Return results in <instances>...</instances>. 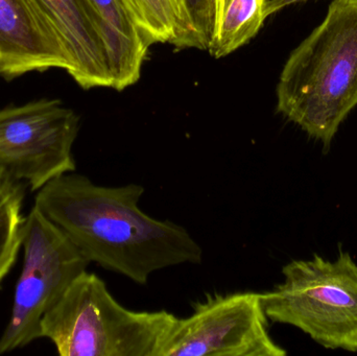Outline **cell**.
<instances>
[{
  "label": "cell",
  "mask_w": 357,
  "mask_h": 356,
  "mask_svg": "<svg viewBox=\"0 0 357 356\" xmlns=\"http://www.w3.org/2000/svg\"><path fill=\"white\" fill-rule=\"evenodd\" d=\"M149 45L169 43L195 48L190 23L182 0H123Z\"/></svg>",
  "instance_id": "obj_12"
},
{
  "label": "cell",
  "mask_w": 357,
  "mask_h": 356,
  "mask_svg": "<svg viewBox=\"0 0 357 356\" xmlns=\"http://www.w3.org/2000/svg\"><path fill=\"white\" fill-rule=\"evenodd\" d=\"M104 45L112 88L123 90L139 79L149 45L123 0H82Z\"/></svg>",
  "instance_id": "obj_10"
},
{
  "label": "cell",
  "mask_w": 357,
  "mask_h": 356,
  "mask_svg": "<svg viewBox=\"0 0 357 356\" xmlns=\"http://www.w3.org/2000/svg\"><path fill=\"white\" fill-rule=\"evenodd\" d=\"M271 0H214L213 33L208 52L220 59L249 43L264 26Z\"/></svg>",
  "instance_id": "obj_11"
},
{
  "label": "cell",
  "mask_w": 357,
  "mask_h": 356,
  "mask_svg": "<svg viewBox=\"0 0 357 356\" xmlns=\"http://www.w3.org/2000/svg\"><path fill=\"white\" fill-rule=\"evenodd\" d=\"M64 44L69 75L84 89L112 88L104 45L82 0H33Z\"/></svg>",
  "instance_id": "obj_9"
},
{
  "label": "cell",
  "mask_w": 357,
  "mask_h": 356,
  "mask_svg": "<svg viewBox=\"0 0 357 356\" xmlns=\"http://www.w3.org/2000/svg\"><path fill=\"white\" fill-rule=\"evenodd\" d=\"M144 194L139 184L100 186L73 171L38 190L33 205L90 263L146 286L160 270L199 265L203 250L182 226L144 212Z\"/></svg>",
  "instance_id": "obj_1"
},
{
  "label": "cell",
  "mask_w": 357,
  "mask_h": 356,
  "mask_svg": "<svg viewBox=\"0 0 357 356\" xmlns=\"http://www.w3.org/2000/svg\"><path fill=\"white\" fill-rule=\"evenodd\" d=\"M79 119L58 100L0 110V175L38 192L77 169L73 148Z\"/></svg>",
  "instance_id": "obj_6"
},
{
  "label": "cell",
  "mask_w": 357,
  "mask_h": 356,
  "mask_svg": "<svg viewBox=\"0 0 357 356\" xmlns=\"http://www.w3.org/2000/svg\"><path fill=\"white\" fill-rule=\"evenodd\" d=\"M284 281L261 293L268 320L299 328L326 349L357 353V265L349 253L319 255L282 269Z\"/></svg>",
  "instance_id": "obj_4"
},
{
  "label": "cell",
  "mask_w": 357,
  "mask_h": 356,
  "mask_svg": "<svg viewBox=\"0 0 357 356\" xmlns=\"http://www.w3.org/2000/svg\"><path fill=\"white\" fill-rule=\"evenodd\" d=\"M277 111L331 148L357 106V0H333L326 16L289 54Z\"/></svg>",
  "instance_id": "obj_2"
},
{
  "label": "cell",
  "mask_w": 357,
  "mask_h": 356,
  "mask_svg": "<svg viewBox=\"0 0 357 356\" xmlns=\"http://www.w3.org/2000/svg\"><path fill=\"white\" fill-rule=\"evenodd\" d=\"M261 293L208 295L178 318L158 356H285L268 332Z\"/></svg>",
  "instance_id": "obj_7"
},
{
  "label": "cell",
  "mask_w": 357,
  "mask_h": 356,
  "mask_svg": "<svg viewBox=\"0 0 357 356\" xmlns=\"http://www.w3.org/2000/svg\"><path fill=\"white\" fill-rule=\"evenodd\" d=\"M52 68L70 73L64 44L33 0H0V75L14 79Z\"/></svg>",
  "instance_id": "obj_8"
},
{
  "label": "cell",
  "mask_w": 357,
  "mask_h": 356,
  "mask_svg": "<svg viewBox=\"0 0 357 356\" xmlns=\"http://www.w3.org/2000/svg\"><path fill=\"white\" fill-rule=\"evenodd\" d=\"M26 186L0 175V282L10 273L21 248Z\"/></svg>",
  "instance_id": "obj_13"
},
{
  "label": "cell",
  "mask_w": 357,
  "mask_h": 356,
  "mask_svg": "<svg viewBox=\"0 0 357 356\" xmlns=\"http://www.w3.org/2000/svg\"><path fill=\"white\" fill-rule=\"evenodd\" d=\"M310 1V0H271L266 8V17H270L271 15L275 13L280 12L283 8L287 6H294V4L303 3V2Z\"/></svg>",
  "instance_id": "obj_15"
},
{
  "label": "cell",
  "mask_w": 357,
  "mask_h": 356,
  "mask_svg": "<svg viewBox=\"0 0 357 356\" xmlns=\"http://www.w3.org/2000/svg\"><path fill=\"white\" fill-rule=\"evenodd\" d=\"M177 317L119 304L104 280L85 271L43 316L40 339L61 356H158Z\"/></svg>",
  "instance_id": "obj_3"
},
{
  "label": "cell",
  "mask_w": 357,
  "mask_h": 356,
  "mask_svg": "<svg viewBox=\"0 0 357 356\" xmlns=\"http://www.w3.org/2000/svg\"><path fill=\"white\" fill-rule=\"evenodd\" d=\"M22 270L15 288L12 313L0 336V355L40 339L43 316L90 265L68 236L33 205L25 215Z\"/></svg>",
  "instance_id": "obj_5"
},
{
  "label": "cell",
  "mask_w": 357,
  "mask_h": 356,
  "mask_svg": "<svg viewBox=\"0 0 357 356\" xmlns=\"http://www.w3.org/2000/svg\"><path fill=\"white\" fill-rule=\"evenodd\" d=\"M193 37L199 46L211 42L214 22V0H182Z\"/></svg>",
  "instance_id": "obj_14"
}]
</instances>
